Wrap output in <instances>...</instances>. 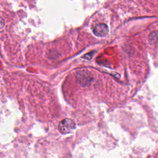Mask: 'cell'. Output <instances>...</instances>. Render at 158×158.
Returning <instances> with one entry per match:
<instances>
[{
	"mask_svg": "<svg viewBox=\"0 0 158 158\" xmlns=\"http://www.w3.org/2000/svg\"><path fill=\"white\" fill-rule=\"evenodd\" d=\"M75 122L70 118L62 120L59 124V130L62 133H69L75 128Z\"/></svg>",
	"mask_w": 158,
	"mask_h": 158,
	"instance_id": "6da1fadb",
	"label": "cell"
},
{
	"mask_svg": "<svg viewBox=\"0 0 158 158\" xmlns=\"http://www.w3.org/2000/svg\"><path fill=\"white\" fill-rule=\"evenodd\" d=\"M108 32H109L108 27L104 23H100L97 25L93 30L94 34L98 36H101V37L106 36Z\"/></svg>",
	"mask_w": 158,
	"mask_h": 158,
	"instance_id": "7a4b0ae2",
	"label": "cell"
},
{
	"mask_svg": "<svg viewBox=\"0 0 158 158\" xmlns=\"http://www.w3.org/2000/svg\"><path fill=\"white\" fill-rule=\"evenodd\" d=\"M149 42L150 44L154 46H158V31L152 32L149 36Z\"/></svg>",
	"mask_w": 158,
	"mask_h": 158,
	"instance_id": "3957f363",
	"label": "cell"
},
{
	"mask_svg": "<svg viewBox=\"0 0 158 158\" xmlns=\"http://www.w3.org/2000/svg\"><path fill=\"white\" fill-rule=\"evenodd\" d=\"M4 21H3V20L0 17V30H1L2 29V28L4 27Z\"/></svg>",
	"mask_w": 158,
	"mask_h": 158,
	"instance_id": "277c9868",
	"label": "cell"
}]
</instances>
